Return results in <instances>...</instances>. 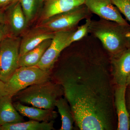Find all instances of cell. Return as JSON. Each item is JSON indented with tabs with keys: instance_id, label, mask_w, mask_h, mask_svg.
Wrapping results in <instances>:
<instances>
[{
	"instance_id": "obj_7",
	"label": "cell",
	"mask_w": 130,
	"mask_h": 130,
	"mask_svg": "<svg viewBox=\"0 0 130 130\" xmlns=\"http://www.w3.org/2000/svg\"><path fill=\"white\" fill-rule=\"evenodd\" d=\"M55 33L49 46L47 49L39 63L35 66L50 71L54 67L61 51L66 48L68 39L75 30Z\"/></svg>"
},
{
	"instance_id": "obj_27",
	"label": "cell",
	"mask_w": 130,
	"mask_h": 130,
	"mask_svg": "<svg viewBox=\"0 0 130 130\" xmlns=\"http://www.w3.org/2000/svg\"><path fill=\"white\" fill-rule=\"evenodd\" d=\"M127 46H128V48H130V30L129 34L128 36V43H127Z\"/></svg>"
},
{
	"instance_id": "obj_30",
	"label": "cell",
	"mask_w": 130,
	"mask_h": 130,
	"mask_svg": "<svg viewBox=\"0 0 130 130\" xmlns=\"http://www.w3.org/2000/svg\"><path fill=\"white\" fill-rule=\"evenodd\" d=\"M129 129H130V115L129 116Z\"/></svg>"
},
{
	"instance_id": "obj_16",
	"label": "cell",
	"mask_w": 130,
	"mask_h": 130,
	"mask_svg": "<svg viewBox=\"0 0 130 130\" xmlns=\"http://www.w3.org/2000/svg\"><path fill=\"white\" fill-rule=\"evenodd\" d=\"M52 40V39L45 40L35 48L20 56L19 61V67L35 66L41 60L45 51L51 44Z\"/></svg>"
},
{
	"instance_id": "obj_22",
	"label": "cell",
	"mask_w": 130,
	"mask_h": 130,
	"mask_svg": "<svg viewBox=\"0 0 130 130\" xmlns=\"http://www.w3.org/2000/svg\"><path fill=\"white\" fill-rule=\"evenodd\" d=\"M11 35L9 26L6 23L0 24V43L4 39Z\"/></svg>"
},
{
	"instance_id": "obj_4",
	"label": "cell",
	"mask_w": 130,
	"mask_h": 130,
	"mask_svg": "<svg viewBox=\"0 0 130 130\" xmlns=\"http://www.w3.org/2000/svg\"><path fill=\"white\" fill-rule=\"evenodd\" d=\"M91 14L84 4L68 11L58 13L40 21L35 28L54 33L72 30L77 28L81 20L90 18Z\"/></svg>"
},
{
	"instance_id": "obj_19",
	"label": "cell",
	"mask_w": 130,
	"mask_h": 130,
	"mask_svg": "<svg viewBox=\"0 0 130 130\" xmlns=\"http://www.w3.org/2000/svg\"><path fill=\"white\" fill-rule=\"evenodd\" d=\"M28 24L35 19L37 13L39 0H19Z\"/></svg>"
},
{
	"instance_id": "obj_18",
	"label": "cell",
	"mask_w": 130,
	"mask_h": 130,
	"mask_svg": "<svg viewBox=\"0 0 130 130\" xmlns=\"http://www.w3.org/2000/svg\"><path fill=\"white\" fill-rule=\"evenodd\" d=\"M55 107L61 117L62 125L60 130H72L75 122L71 108L66 98H58L55 103Z\"/></svg>"
},
{
	"instance_id": "obj_25",
	"label": "cell",
	"mask_w": 130,
	"mask_h": 130,
	"mask_svg": "<svg viewBox=\"0 0 130 130\" xmlns=\"http://www.w3.org/2000/svg\"><path fill=\"white\" fill-rule=\"evenodd\" d=\"M7 23L6 15L5 9H0V24Z\"/></svg>"
},
{
	"instance_id": "obj_1",
	"label": "cell",
	"mask_w": 130,
	"mask_h": 130,
	"mask_svg": "<svg viewBox=\"0 0 130 130\" xmlns=\"http://www.w3.org/2000/svg\"><path fill=\"white\" fill-rule=\"evenodd\" d=\"M80 65L57 73L74 122L80 130H112L116 124L111 73Z\"/></svg>"
},
{
	"instance_id": "obj_10",
	"label": "cell",
	"mask_w": 130,
	"mask_h": 130,
	"mask_svg": "<svg viewBox=\"0 0 130 130\" xmlns=\"http://www.w3.org/2000/svg\"><path fill=\"white\" fill-rule=\"evenodd\" d=\"M5 12L11 35L18 37L23 34L28 23L19 0L6 8Z\"/></svg>"
},
{
	"instance_id": "obj_5",
	"label": "cell",
	"mask_w": 130,
	"mask_h": 130,
	"mask_svg": "<svg viewBox=\"0 0 130 130\" xmlns=\"http://www.w3.org/2000/svg\"><path fill=\"white\" fill-rule=\"evenodd\" d=\"M50 72L36 66L21 67L5 83V95L13 96L29 86L49 81Z\"/></svg>"
},
{
	"instance_id": "obj_23",
	"label": "cell",
	"mask_w": 130,
	"mask_h": 130,
	"mask_svg": "<svg viewBox=\"0 0 130 130\" xmlns=\"http://www.w3.org/2000/svg\"><path fill=\"white\" fill-rule=\"evenodd\" d=\"M18 0H0V9H5Z\"/></svg>"
},
{
	"instance_id": "obj_6",
	"label": "cell",
	"mask_w": 130,
	"mask_h": 130,
	"mask_svg": "<svg viewBox=\"0 0 130 130\" xmlns=\"http://www.w3.org/2000/svg\"><path fill=\"white\" fill-rule=\"evenodd\" d=\"M21 38L8 36L0 43V80L6 83L19 67Z\"/></svg>"
},
{
	"instance_id": "obj_13",
	"label": "cell",
	"mask_w": 130,
	"mask_h": 130,
	"mask_svg": "<svg viewBox=\"0 0 130 130\" xmlns=\"http://www.w3.org/2000/svg\"><path fill=\"white\" fill-rule=\"evenodd\" d=\"M55 33L34 28L21 38L20 48V56L39 45L45 40L53 39Z\"/></svg>"
},
{
	"instance_id": "obj_15",
	"label": "cell",
	"mask_w": 130,
	"mask_h": 130,
	"mask_svg": "<svg viewBox=\"0 0 130 130\" xmlns=\"http://www.w3.org/2000/svg\"><path fill=\"white\" fill-rule=\"evenodd\" d=\"M12 96L6 95L0 98V126L24 121L12 102Z\"/></svg>"
},
{
	"instance_id": "obj_12",
	"label": "cell",
	"mask_w": 130,
	"mask_h": 130,
	"mask_svg": "<svg viewBox=\"0 0 130 130\" xmlns=\"http://www.w3.org/2000/svg\"><path fill=\"white\" fill-rule=\"evenodd\" d=\"M44 1L40 22L55 14L74 9L84 4L85 0H45Z\"/></svg>"
},
{
	"instance_id": "obj_26",
	"label": "cell",
	"mask_w": 130,
	"mask_h": 130,
	"mask_svg": "<svg viewBox=\"0 0 130 130\" xmlns=\"http://www.w3.org/2000/svg\"><path fill=\"white\" fill-rule=\"evenodd\" d=\"M5 83L0 80V98L5 95Z\"/></svg>"
},
{
	"instance_id": "obj_14",
	"label": "cell",
	"mask_w": 130,
	"mask_h": 130,
	"mask_svg": "<svg viewBox=\"0 0 130 130\" xmlns=\"http://www.w3.org/2000/svg\"><path fill=\"white\" fill-rule=\"evenodd\" d=\"M16 110L22 116L32 120L42 122H49L54 120L58 114L53 109H45L36 107H30L23 105L17 102L13 103Z\"/></svg>"
},
{
	"instance_id": "obj_17",
	"label": "cell",
	"mask_w": 130,
	"mask_h": 130,
	"mask_svg": "<svg viewBox=\"0 0 130 130\" xmlns=\"http://www.w3.org/2000/svg\"><path fill=\"white\" fill-rule=\"evenodd\" d=\"M54 120L46 122L31 120L26 122L7 124L0 126V130H54Z\"/></svg>"
},
{
	"instance_id": "obj_8",
	"label": "cell",
	"mask_w": 130,
	"mask_h": 130,
	"mask_svg": "<svg viewBox=\"0 0 130 130\" xmlns=\"http://www.w3.org/2000/svg\"><path fill=\"white\" fill-rule=\"evenodd\" d=\"M84 4L91 13L96 14L101 19L129 25L111 0H85Z\"/></svg>"
},
{
	"instance_id": "obj_9",
	"label": "cell",
	"mask_w": 130,
	"mask_h": 130,
	"mask_svg": "<svg viewBox=\"0 0 130 130\" xmlns=\"http://www.w3.org/2000/svg\"><path fill=\"white\" fill-rule=\"evenodd\" d=\"M111 74L115 85H126L130 74V48L111 58Z\"/></svg>"
},
{
	"instance_id": "obj_2",
	"label": "cell",
	"mask_w": 130,
	"mask_h": 130,
	"mask_svg": "<svg viewBox=\"0 0 130 130\" xmlns=\"http://www.w3.org/2000/svg\"><path fill=\"white\" fill-rule=\"evenodd\" d=\"M130 30V25H125L101 19L91 20L89 28V32L101 41L111 58L128 48Z\"/></svg>"
},
{
	"instance_id": "obj_21",
	"label": "cell",
	"mask_w": 130,
	"mask_h": 130,
	"mask_svg": "<svg viewBox=\"0 0 130 130\" xmlns=\"http://www.w3.org/2000/svg\"><path fill=\"white\" fill-rule=\"evenodd\" d=\"M120 12L130 23V0H111Z\"/></svg>"
},
{
	"instance_id": "obj_28",
	"label": "cell",
	"mask_w": 130,
	"mask_h": 130,
	"mask_svg": "<svg viewBox=\"0 0 130 130\" xmlns=\"http://www.w3.org/2000/svg\"><path fill=\"white\" fill-rule=\"evenodd\" d=\"M126 86H130V74L128 77V79H127V82H126Z\"/></svg>"
},
{
	"instance_id": "obj_20",
	"label": "cell",
	"mask_w": 130,
	"mask_h": 130,
	"mask_svg": "<svg viewBox=\"0 0 130 130\" xmlns=\"http://www.w3.org/2000/svg\"><path fill=\"white\" fill-rule=\"evenodd\" d=\"M91 21L90 18L86 19L85 23L76 28L68 39L66 44V47L69 46L73 42L81 40L88 35Z\"/></svg>"
},
{
	"instance_id": "obj_24",
	"label": "cell",
	"mask_w": 130,
	"mask_h": 130,
	"mask_svg": "<svg viewBox=\"0 0 130 130\" xmlns=\"http://www.w3.org/2000/svg\"><path fill=\"white\" fill-rule=\"evenodd\" d=\"M125 98L127 109L130 115V86H127L126 88Z\"/></svg>"
},
{
	"instance_id": "obj_11",
	"label": "cell",
	"mask_w": 130,
	"mask_h": 130,
	"mask_svg": "<svg viewBox=\"0 0 130 130\" xmlns=\"http://www.w3.org/2000/svg\"><path fill=\"white\" fill-rule=\"evenodd\" d=\"M126 88V85H116L114 89V103L118 118V130L129 129L130 114L125 98Z\"/></svg>"
},
{
	"instance_id": "obj_3",
	"label": "cell",
	"mask_w": 130,
	"mask_h": 130,
	"mask_svg": "<svg viewBox=\"0 0 130 130\" xmlns=\"http://www.w3.org/2000/svg\"><path fill=\"white\" fill-rule=\"evenodd\" d=\"M64 94L62 86L50 80L36 84L21 90L14 96L17 102L45 109H54L58 98Z\"/></svg>"
},
{
	"instance_id": "obj_29",
	"label": "cell",
	"mask_w": 130,
	"mask_h": 130,
	"mask_svg": "<svg viewBox=\"0 0 130 130\" xmlns=\"http://www.w3.org/2000/svg\"><path fill=\"white\" fill-rule=\"evenodd\" d=\"M39 1L40 2H43V1H45V0H39Z\"/></svg>"
}]
</instances>
